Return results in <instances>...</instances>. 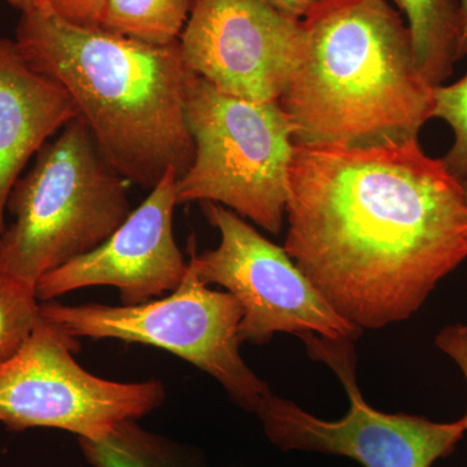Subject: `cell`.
I'll use <instances>...</instances> for the list:
<instances>
[{"label":"cell","instance_id":"cell-9","mask_svg":"<svg viewBox=\"0 0 467 467\" xmlns=\"http://www.w3.org/2000/svg\"><path fill=\"white\" fill-rule=\"evenodd\" d=\"M201 205L221 241L198 254L192 238L190 261L204 284L221 285L241 304L242 343L263 346L278 333L358 339L362 330L328 306L284 247L267 241L232 209L212 202Z\"/></svg>","mask_w":467,"mask_h":467},{"label":"cell","instance_id":"cell-12","mask_svg":"<svg viewBox=\"0 0 467 467\" xmlns=\"http://www.w3.org/2000/svg\"><path fill=\"white\" fill-rule=\"evenodd\" d=\"M77 117L67 91L30 67L15 41L0 36V242L9 193L21 171Z\"/></svg>","mask_w":467,"mask_h":467},{"label":"cell","instance_id":"cell-11","mask_svg":"<svg viewBox=\"0 0 467 467\" xmlns=\"http://www.w3.org/2000/svg\"><path fill=\"white\" fill-rule=\"evenodd\" d=\"M177 180L171 169L99 247L43 275L36 285L38 300L112 285L124 306H135L173 292L189 267L173 233Z\"/></svg>","mask_w":467,"mask_h":467},{"label":"cell","instance_id":"cell-16","mask_svg":"<svg viewBox=\"0 0 467 467\" xmlns=\"http://www.w3.org/2000/svg\"><path fill=\"white\" fill-rule=\"evenodd\" d=\"M41 317L36 285L0 269V368L24 348Z\"/></svg>","mask_w":467,"mask_h":467},{"label":"cell","instance_id":"cell-6","mask_svg":"<svg viewBox=\"0 0 467 467\" xmlns=\"http://www.w3.org/2000/svg\"><path fill=\"white\" fill-rule=\"evenodd\" d=\"M41 315L77 339H116L173 353L213 377L252 413L272 392L242 358L241 304L230 292L209 288L190 260L183 281L162 299L119 306L52 300L41 303Z\"/></svg>","mask_w":467,"mask_h":467},{"label":"cell","instance_id":"cell-5","mask_svg":"<svg viewBox=\"0 0 467 467\" xmlns=\"http://www.w3.org/2000/svg\"><path fill=\"white\" fill-rule=\"evenodd\" d=\"M184 116L193 160L177 180L178 205L217 202L266 232L281 233L296 126L278 101L234 97L190 70Z\"/></svg>","mask_w":467,"mask_h":467},{"label":"cell","instance_id":"cell-19","mask_svg":"<svg viewBox=\"0 0 467 467\" xmlns=\"http://www.w3.org/2000/svg\"><path fill=\"white\" fill-rule=\"evenodd\" d=\"M435 346L448 358L453 359L467 382V325H448L436 335ZM462 420L467 427V411Z\"/></svg>","mask_w":467,"mask_h":467},{"label":"cell","instance_id":"cell-13","mask_svg":"<svg viewBox=\"0 0 467 467\" xmlns=\"http://www.w3.org/2000/svg\"><path fill=\"white\" fill-rule=\"evenodd\" d=\"M407 20L420 70L430 85L447 84L460 61L462 14L459 0H389Z\"/></svg>","mask_w":467,"mask_h":467},{"label":"cell","instance_id":"cell-10","mask_svg":"<svg viewBox=\"0 0 467 467\" xmlns=\"http://www.w3.org/2000/svg\"><path fill=\"white\" fill-rule=\"evenodd\" d=\"M304 46L303 20L267 0H195L180 38L187 69L256 103L279 100Z\"/></svg>","mask_w":467,"mask_h":467},{"label":"cell","instance_id":"cell-14","mask_svg":"<svg viewBox=\"0 0 467 467\" xmlns=\"http://www.w3.org/2000/svg\"><path fill=\"white\" fill-rule=\"evenodd\" d=\"M92 467H204L198 451L126 420L99 439L78 438Z\"/></svg>","mask_w":467,"mask_h":467},{"label":"cell","instance_id":"cell-8","mask_svg":"<svg viewBox=\"0 0 467 467\" xmlns=\"http://www.w3.org/2000/svg\"><path fill=\"white\" fill-rule=\"evenodd\" d=\"M77 337L41 317L24 348L0 368V423L11 431L64 430L99 439L161 407L164 384L104 379L77 362Z\"/></svg>","mask_w":467,"mask_h":467},{"label":"cell","instance_id":"cell-20","mask_svg":"<svg viewBox=\"0 0 467 467\" xmlns=\"http://www.w3.org/2000/svg\"><path fill=\"white\" fill-rule=\"evenodd\" d=\"M272 3L275 7L281 9L285 14L303 20L308 16L313 9L317 8L326 0H267Z\"/></svg>","mask_w":467,"mask_h":467},{"label":"cell","instance_id":"cell-18","mask_svg":"<svg viewBox=\"0 0 467 467\" xmlns=\"http://www.w3.org/2000/svg\"><path fill=\"white\" fill-rule=\"evenodd\" d=\"M109 0H42L57 16L82 27H100Z\"/></svg>","mask_w":467,"mask_h":467},{"label":"cell","instance_id":"cell-4","mask_svg":"<svg viewBox=\"0 0 467 467\" xmlns=\"http://www.w3.org/2000/svg\"><path fill=\"white\" fill-rule=\"evenodd\" d=\"M130 183L101 155L79 117L36 153L9 193L14 223L0 242V269L36 285L99 247L130 216Z\"/></svg>","mask_w":467,"mask_h":467},{"label":"cell","instance_id":"cell-3","mask_svg":"<svg viewBox=\"0 0 467 467\" xmlns=\"http://www.w3.org/2000/svg\"><path fill=\"white\" fill-rule=\"evenodd\" d=\"M306 46L278 103L295 144L368 149L418 140L435 88L389 0H326L303 18Z\"/></svg>","mask_w":467,"mask_h":467},{"label":"cell","instance_id":"cell-2","mask_svg":"<svg viewBox=\"0 0 467 467\" xmlns=\"http://www.w3.org/2000/svg\"><path fill=\"white\" fill-rule=\"evenodd\" d=\"M15 43L30 67L67 91L101 155L129 183L150 192L171 169L180 178L192 167L190 70L180 42L150 46L73 26L39 3L21 14Z\"/></svg>","mask_w":467,"mask_h":467},{"label":"cell","instance_id":"cell-15","mask_svg":"<svg viewBox=\"0 0 467 467\" xmlns=\"http://www.w3.org/2000/svg\"><path fill=\"white\" fill-rule=\"evenodd\" d=\"M195 0H109L100 29L150 46H171L181 36Z\"/></svg>","mask_w":467,"mask_h":467},{"label":"cell","instance_id":"cell-22","mask_svg":"<svg viewBox=\"0 0 467 467\" xmlns=\"http://www.w3.org/2000/svg\"><path fill=\"white\" fill-rule=\"evenodd\" d=\"M12 7L16 8L21 14L24 12L30 11V9L36 8L42 0H7Z\"/></svg>","mask_w":467,"mask_h":467},{"label":"cell","instance_id":"cell-7","mask_svg":"<svg viewBox=\"0 0 467 467\" xmlns=\"http://www.w3.org/2000/svg\"><path fill=\"white\" fill-rule=\"evenodd\" d=\"M299 337L310 358L324 362L339 378L348 393L349 410L337 420H321L270 392L254 413L276 448L347 457L362 467H432L456 451L467 432L462 418L441 423L377 410L359 391L353 340L316 334Z\"/></svg>","mask_w":467,"mask_h":467},{"label":"cell","instance_id":"cell-1","mask_svg":"<svg viewBox=\"0 0 467 467\" xmlns=\"http://www.w3.org/2000/svg\"><path fill=\"white\" fill-rule=\"evenodd\" d=\"M285 250L359 330L407 321L467 261L462 183L420 140L295 144Z\"/></svg>","mask_w":467,"mask_h":467},{"label":"cell","instance_id":"cell-21","mask_svg":"<svg viewBox=\"0 0 467 467\" xmlns=\"http://www.w3.org/2000/svg\"><path fill=\"white\" fill-rule=\"evenodd\" d=\"M462 14V36H461L460 60L467 55V0H459Z\"/></svg>","mask_w":467,"mask_h":467},{"label":"cell","instance_id":"cell-17","mask_svg":"<svg viewBox=\"0 0 467 467\" xmlns=\"http://www.w3.org/2000/svg\"><path fill=\"white\" fill-rule=\"evenodd\" d=\"M432 119H441L453 131V144L442 164L462 184H467V73L454 84L436 86Z\"/></svg>","mask_w":467,"mask_h":467},{"label":"cell","instance_id":"cell-23","mask_svg":"<svg viewBox=\"0 0 467 467\" xmlns=\"http://www.w3.org/2000/svg\"><path fill=\"white\" fill-rule=\"evenodd\" d=\"M463 190H465V199H466V204H467V184H462Z\"/></svg>","mask_w":467,"mask_h":467}]
</instances>
